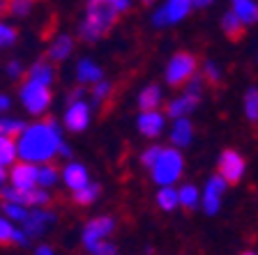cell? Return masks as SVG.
Here are the masks:
<instances>
[{
    "label": "cell",
    "instance_id": "f35d334b",
    "mask_svg": "<svg viewBox=\"0 0 258 255\" xmlns=\"http://www.w3.org/2000/svg\"><path fill=\"white\" fill-rule=\"evenodd\" d=\"M205 74H208L210 80H219L221 78V71H219V67H217L215 62H208V64H205Z\"/></svg>",
    "mask_w": 258,
    "mask_h": 255
},
{
    "label": "cell",
    "instance_id": "1f68e13d",
    "mask_svg": "<svg viewBox=\"0 0 258 255\" xmlns=\"http://www.w3.org/2000/svg\"><path fill=\"white\" fill-rule=\"evenodd\" d=\"M16 42V30L10 26V23L0 21V48H7Z\"/></svg>",
    "mask_w": 258,
    "mask_h": 255
},
{
    "label": "cell",
    "instance_id": "d6986e66",
    "mask_svg": "<svg viewBox=\"0 0 258 255\" xmlns=\"http://www.w3.org/2000/svg\"><path fill=\"white\" fill-rule=\"evenodd\" d=\"M72 48H74V39H72L70 35H60V37L55 39L53 44H51V48H48V55H51V60L60 62V60H67V58H70Z\"/></svg>",
    "mask_w": 258,
    "mask_h": 255
},
{
    "label": "cell",
    "instance_id": "d590c367",
    "mask_svg": "<svg viewBox=\"0 0 258 255\" xmlns=\"http://www.w3.org/2000/svg\"><path fill=\"white\" fill-rule=\"evenodd\" d=\"M108 90H111V85L104 83V80H99V83H97V88L92 90V101H95V104H99V101L108 95Z\"/></svg>",
    "mask_w": 258,
    "mask_h": 255
},
{
    "label": "cell",
    "instance_id": "8d00e7d4",
    "mask_svg": "<svg viewBox=\"0 0 258 255\" xmlns=\"http://www.w3.org/2000/svg\"><path fill=\"white\" fill-rule=\"evenodd\" d=\"M95 255H115V246L108 244V241H99V244L92 248Z\"/></svg>",
    "mask_w": 258,
    "mask_h": 255
},
{
    "label": "cell",
    "instance_id": "f1b7e54d",
    "mask_svg": "<svg viewBox=\"0 0 258 255\" xmlns=\"http://www.w3.org/2000/svg\"><path fill=\"white\" fill-rule=\"evenodd\" d=\"M0 196L5 198V202H12V205H21V207L28 209V193L16 191V189H12V186H3V189H0Z\"/></svg>",
    "mask_w": 258,
    "mask_h": 255
},
{
    "label": "cell",
    "instance_id": "484cf974",
    "mask_svg": "<svg viewBox=\"0 0 258 255\" xmlns=\"http://www.w3.org/2000/svg\"><path fill=\"white\" fill-rule=\"evenodd\" d=\"M58 182V170L53 165H37V186L39 189H48V186H53Z\"/></svg>",
    "mask_w": 258,
    "mask_h": 255
},
{
    "label": "cell",
    "instance_id": "b9f144b4",
    "mask_svg": "<svg viewBox=\"0 0 258 255\" xmlns=\"http://www.w3.org/2000/svg\"><path fill=\"white\" fill-rule=\"evenodd\" d=\"M35 255H55L53 253V248H51V246H37V248H35Z\"/></svg>",
    "mask_w": 258,
    "mask_h": 255
},
{
    "label": "cell",
    "instance_id": "8992f818",
    "mask_svg": "<svg viewBox=\"0 0 258 255\" xmlns=\"http://www.w3.org/2000/svg\"><path fill=\"white\" fill-rule=\"evenodd\" d=\"M7 180L12 182V189L23 193H30L37 189V165L32 163H14L10 170V177Z\"/></svg>",
    "mask_w": 258,
    "mask_h": 255
},
{
    "label": "cell",
    "instance_id": "8fae6325",
    "mask_svg": "<svg viewBox=\"0 0 258 255\" xmlns=\"http://www.w3.org/2000/svg\"><path fill=\"white\" fill-rule=\"evenodd\" d=\"M224 193H226V182L219 175L208 180V186H205V193H203V209L208 216H215L219 212Z\"/></svg>",
    "mask_w": 258,
    "mask_h": 255
},
{
    "label": "cell",
    "instance_id": "7a4b0ae2",
    "mask_svg": "<svg viewBox=\"0 0 258 255\" xmlns=\"http://www.w3.org/2000/svg\"><path fill=\"white\" fill-rule=\"evenodd\" d=\"M113 19H115V14L108 10V3H88V14L79 28L81 39L97 42L113 23Z\"/></svg>",
    "mask_w": 258,
    "mask_h": 255
},
{
    "label": "cell",
    "instance_id": "f546056e",
    "mask_svg": "<svg viewBox=\"0 0 258 255\" xmlns=\"http://www.w3.org/2000/svg\"><path fill=\"white\" fill-rule=\"evenodd\" d=\"M97 196H99V186L97 184H88V186H83V189H79V191H74V200L81 202V205L95 202Z\"/></svg>",
    "mask_w": 258,
    "mask_h": 255
},
{
    "label": "cell",
    "instance_id": "4fadbf2b",
    "mask_svg": "<svg viewBox=\"0 0 258 255\" xmlns=\"http://www.w3.org/2000/svg\"><path fill=\"white\" fill-rule=\"evenodd\" d=\"M62 180L64 184L70 186L72 191H79V189H83V186L90 184V175H88L86 165L81 163H70L67 168L62 170Z\"/></svg>",
    "mask_w": 258,
    "mask_h": 255
},
{
    "label": "cell",
    "instance_id": "7c38bea8",
    "mask_svg": "<svg viewBox=\"0 0 258 255\" xmlns=\"http://www.w3.org/2000/svg\"><path fill=\"white\" fill-rule=\"evenodd\" d=\"M219 177L224 182H237L244 173V159L233 149H226L219 159Z\"/></svg>",
    "mask_w": 258,
    "mask_h": 255
},
{
    "label": "cell",
    "instance_id": "83f0119b",
    "mask_svg": "<svg viewBox=\"0 0 258 255\" xmlns=\"http://www.w3.org/2000/svg\"><path fill=\"white\" fill-rule=\"evenodd\" d=\"M3 216L7 218V221H19V223H23L28 216V209L21 207V205H12V202H3Z\"/></svg>",
    "mask_w": 258,
    "mask_h": 255
},
{
    "label": "cell",
    "instance_id": "ffe728a7",
    "mask_svg": "<svg viewBox=\"0 0 258 255\" xmlns=\"http://www.w3.org/2000/svg\"><path fill=\"white\" fill-rule=\"evenodd\" d=\"M53 80V69L44 62H35L30 67V76H28V83H35V85H42V88H48Z\"/></svg>",
    "mask_w": 258,
    "mask_h": 255
},
{
    "label": "cell",
    "instance_id": "44dd1931",
    "mask_svg": "<svg viewBox=\"0 0 258 255\" xmlns=\"http://www.w3.org/2000/svg\"><path fill=\"white\" fill-rule=\"evenodd\" d=\"M159 101H161V90L157 85H148V88H143V92L139 95V106L143 108V113L155 111V108L159 106Z\"/></svg>",
    "mask_w": 258,
    "mask_h": 255
},
{
    "label": "cell",
    "instance_id": "52a82bcc",
    "mask_svg": "<svg viewBox=\"0 0 258 255\" xmlns=\"http://www.w3.org/2000/svg\"><path fill=\"white\" fill-rule=\"evenodd\" d=\"M194 69H196V60H194V55L177 53L166 67V80L171 85H180L194 74Z\"/></svg>",
    "mask_w": 258,
    "mask_h": 255
},
{
    "label": "cell",
    "instance_id": "277c9868",
    "mask_svg": "<svg viewBox=\"0 0 258 255\" xmlns=\"http://www.w3.org/2000/svg\"><path fill=\"white\" fill-rule=\"evenodd\" d=\"M21 104L26 106V111L30 115H42L51 106V92H48V88H42V85L26 83L21 88Z\"/></svg>",
    "mask_w": 258,
    "mask_h": 255
},
{
    "label": "cell",
    "instance_id": "5b68a950",
    "mask_svg": "<svg viewBox=\"0 0 258 255\" xmlns=\"http://www.w3.org/2000/svg\"><path fill=\"white\" fill-rule=\"evenodd\" d=\"M189 12H191V3H189V0H171V3H164V5L152 14V26H157V28L173 26V23L182 21Z\"/></svg>",
    "mask_w": 258,
    "mask_h": 255
},
{
    "label": "cell",
    "instance_id": "4dcf8cb0",
    "mask_svg": "<svg viewBox=\"0 0 258 255\" xmlns=\"http://www.w3.org/2000/svg\"><path fill=\"white\" fill-rule=\"evenodd\" d=\"M221 28H224V32L228 37H237L242 30V23L237 21V16L233 14V12H226L224 19H221Z\"/></svg>",
    "mask_w": 258,
    "mask_h": 255
},
{
    "label": "cell",
    "instance_id": "9a60e30c",
    "mask_svg": "<svg viewBox=\"0 0 258 255\" xmlns=\"http://www.w3.org/2000/svg\"><path fill=\"white\" fill-rule=\"evenodd\" d=\"M196 106H199V97H191L184 92L182 97H177V99H173L171 104H168L166 113L171 117H175V120H182V117H187Z\"/></svg>",
    "mask_w": 258,
    "mask_h": 255
},
{
    "label": "cell",
    "instance_id": "7bdbcfd3",
    "mask_svg": "<svg viewBox=\"0 0 258 255\" xmlns=\"http://www.w3.org/2000/svg\"><path fill=\"white\" fill-rule=\"evenodd\" d=\"M10 104H12L10 97H7V95H0V115H3V113L10 108Z\"/></svg>",
    "mask_w": 258,
    "mask_h": 255
},
{
    "label": "cell",
    "instance_id": "4316f807",
    "mask_svg": "<svg viewBox=\"0 0 258 255\" xmlns=\"http://www.w3.org/2000/svg\"><path fill=\"white\" fill-rule=\"evenodd\" d=\"M244 115L256 122L258 120V88H249L244 95Z\"/></svg>",
    "mask_w": 258,
    "mask_h": 255
},
{
    "label": "cell",
    "instance_id": "7dc6e473",
    "mask_svg": "<svg viewBox=\"0 0 258 255\" xmlns=\"http://www.w3.org/2000/svg\"><path fill=\"white\" fill-rule=\"evenodd\" d=\"M3 10H5V3H0V12H3Z\"/></svg>",
    "mask_w": 258,
    "mask_h": 255
},
{
    "label": "cell",
    "instance_id": "2e32d148",
    "mask_svg": "<svg viewBox=\"0 0 258 255\" xmlns=\"http://www.w3.org/2000/svg\"><path fill=\"white\" fill-rule=\"evenodd\" d=\"M231 12L237 16V21H240L242 26H249V23L258 21V5L251 3V0H235Z\"/></svg>",
    "mask_w": 258,
    "mask_h": 255
},
{
    "label": "cell",
    "instance_id": "f6af8a7d",
    "mask_svg": "<svg viewBox=\"0 0 258 255\" xmlns=\"http://www.w3.org/2000/svg\"><path fill=\"white\" fill-rule=\"evenodd\" d=\"M210 5H212L210 0H196V3H191V10L194 7H201V10H203V7H210Z\"/></svg>",
    "mask_w": 258,
    "mask_h": 255
},
{
    "label": "cell",
    "instance_id": "ee69618b",
    "mask_svg": "<svg viewBox=\"0 0 258 255\" xmlns=\"http://www.w3.org/2000/svg\"><path fill=\"white\" fill-rule=\"evenodd\" d=\"M58 154H60V156H64V159H70V156H72V149L67 147V145H64V143H60V147H58Z\"/></svg>",
    "mask_w": 258,
    "mask_h": 255
},
{
    "label": "cell",
    "instance_id": "60d3db41",
    "mask_svg": "<svg viewBox=\"0 0 258 255\" xmlns=\"http://www.w3.org/2000/svg\"><path fill=\"white\" fill-rule=\"evenodd\" d=\"M12 241H14V244H19V246H28V237L26 234H23V230H14V234H12Z\"/></svg>",
    "mask_w": 258,
    "mask_h": 255
},
{
    "label": "cell",
    "instance_id": "e575fe53",
    "mask_svg": "<svg viewBox=\"0 0 258 255\" xmlns=\"http://www.w3.org/2000/svg\"><path fill=\"white\" fill-rule=\"evenodd\" d=\"M159 152H161L159 147H148V149H145L143 156H141V161H143L145 168H152V165H155V161H157V156H159Z\"/></svg>",
    "mask_w": 258,
    "mask_h": 255
},
{
    "label": "cell",
    "instance_id": "ab89813d",
    "mask_svg": "<svg viewBox=\"0 0 258 255\" xmlns=\"http://www.w3.org/2000/svg\"><path fill=\"white\" fill-rule=\"evenodd\" d=\"M108 10H111L113 14H118V12L129 10V3L127 0H111V3H108Z\"/></svg>",
    "mask_w": 258,
    "mask_h": 255
},
{
    "label": "cell",
    "instance_id": "7402d4cb",
    "mask_svg": "<svg viewBox=\"0 0 258 255\" xmlns=\"http://www.w3.org/2000/svg\"><path fill=\"white\" fill-rule=\"evenodd\" d=\"M23 129H26V122L19 120V117H0V136L3 138H14V136H21Z\"/></svg>",
    "mask_w": 258,
    "mask_h": 255
},
{
    "label": "cell",
    "instance_id": "bcb514c9",
    "mask_svg": "<svg viewBox=\"0 0 258 255\" xmlns=\"http://www.w3.org/2000/svg\"><path fill=\"white\" fill-rule=\"evenodd\" d=\"M5 180H7V175H5V168H0V189L5 186Z\"/></svg>",
    "mask_w": 258,
    "mask_h": 255
},
{
    "label": "cell",
    "instance_id": "6da1fadb",
    "mask_svg": "<svg viewBox=\"0 0 258 255\" xmlns=\"http://www.w3.org/2000/svg\"><path fill=\"white\" fill-rule=\"evenodd\" d=\"M60 143H62V131L55 120L30 124L16 140V156H21L23 163L44 165L58 154Z\"/></svg>",
    "mask_w": 258,
    "mask_h": 255
},
{
    "label": "cell",
    "instance_id": "5bb4252c",
    "mask_svg": "<svg viewBox=\"0 0 258 255\" xmlns=\"http://www.w3.org/2000/svg\"><path fill=\"white\" fill-rule=\"evenodd\" d=\"M136 124H139V131L143 133V136H148V138H157V136L161 133V129H164V115L157 113V111L143 113Z\"/></svg>",
    "mask_w": 258,
    "mask_h": 255
},
{
    "label": "cell",
    "instance_id": "9c48e42d",
    "mask_svg": "<svg viewBox=\"0 0 258 255\" xmlns=\"http://www.w3.org/2000/svg\"><path fill=\"white\" fill-rule=\"evenodd\" d=\"M113 221L111 218H106V216H102V218H95V221H90V223L83 228V244H86V248L92 253V248H95L99 241H104V237L106 234H111L113 232Z\"/></svg>",
    "mask_w": 258,
    "mask_h": 255
},
{
    "label": "cell",
    "instance_id": "e0dca14e",
    "mask_svg": "<svg viewBox=\"0 0 258 255\" xmlns=\"http://www.w3.org/2000/svg\"><path fill=\"white\" fill-rule=\"evenodd\" d=\"M191 122H189L187 117H182V120H175V124H173V131H171V143L175 145V147H187L189 143H191Z\"/></svg>",
    "mask_w": 258,
    "mask_h": 255
},
{
    "label": "cell",
    "instance_id": "ac0fdd59",
    "mask_svg": "<svg viewBox=\"0 0 258 255\" xmlns=\"http://www.w3.org/2000/svg\"><path fill=\"white\" fill-rule=\"evenodd\" d=\"M76 78H79V83H99L102 80V69L88 58L79 60V64H76Z\"/></svg>",
    "mask_w": 258,
    "mask_h": 255
},
{
    "label": "cell",
    "instance_id": "74e56055",
    "mask_svg": "<svg viewBox=\"0 0 258 255\" xmlns=\"http://www.w3.org/2000/svg\"><path fill=\"white\" fill-rule=\"evenodd\" d=\"M21 62H19V60H12L10 64H7V76H10V78H19V76H21Z\"/></svg>",
    "mask_w": 258,
    "mask_h": 255
},
{
    "label": "cell",
    "instance_id": "d4e9b609",
    "mask_svg": "<svg viewBox=\"0 0 258 255\" xmlns=\"http://www.w3.org/2000/svg\"><path fill=\"white\" fill-rule=\"evenodd\" d=\"M157 205H159L161 209H166V212L175 209L177 207V191L173 186H161L159 193H157Z\"/></svg>",
    "mask_w": 258,
    "mask_h": 255
},
{
    "label": "cell",
    "instance_id": "c3c4849f",
    "mask_svg": "<svg viewBox=\"0 0 258 255\" xmlns=\"http://www.w3.org/2000/svg\"><path fill=\"white\" fill-rule=\"evenodd\" d=\"M244 255H253V253H244Z\"/></svg>",
    "mask_w": 258,
    "mask_h": 255
},
{
    "label": "cell",
    "instance_id": "d6a6232c",
    "mask_svg": "<svg viewBox=\"0 0 258 255\" xmlns=\"http://www.w3.org/2000/svg\"><path fill=\"white\" fill-rule=\"evenodd\" d=\"M30 10H32V5L28 0H14V3H10V12L14 16H28Z\"/></svg>",
    "mask_w": 258,
    "mask_h": 255
},
{
    "label": "cell",
    "instance_id": "3957f363",
    "mask_svg": "<svg viewBox=\"0 0 258 255\" xmlns=\"http://www.w3.org/2000/svg\"><path fill=\"white\" fill-rule=\"evenodd\" d=\"M150 170H152V180H155L157 184L173 186L177 177L182 175V154L173 147L161 149L155 165H152Z\"/></svg>",
    "mask_w": 258,
    "mask_h": 255
},
{
    "label": "cell",
    "instance_id": "cb8c5ba5",
    "mask_svg": "<svg viewBox=\"0 0 258 255\" xmlns=\"http://www.w3.org/2000/svg\"><path fill=\"white\" fill-rule=\"evenodd\" d=\"M16 161V143L12 138L0 136V168H7Z\"/></svg>",
    "mask_w": 258,
    "mask_h": 255
},
{
    "label": "cell",
    "instance_id": "30bf717a",
    "mask_svg": "<svg viewBox=\"0 0 258 255\" xmlns=\"http://www.w3.org/2000/svg\"><path fill=\"white\" fill-rule=\"evenodd\" d=\"M64 124H67V129L74 133L83 131V129L90 124V106H88L86 101H72L70 108H67V113H64Z\"/></svg>",
    "mask_w": 258,
    "mask_h": 255
},
{
    "label": "cell",
    "instance_id": "836d02e7",
    "mask_svg": "<svg viewBox=\"0 0 258 255\" xmlns=\"http://www.w3.org/2000/svg\"><path fill=\"white\" fill-rule=\"evenodd\" d=\"M14 225L7 221L5 216H0V241H12V234H14Z\"/></svg>",
    "mask_w": 258,
    "mask_h": 255
},
{
    "label": "cell",
    "instance_id": "603a6c76",
    "mask_svg": "<svg viewBox=\"0 0 258 255\" xmlns=\"http://www.w3.org/2000/svg\"><path fill=\"white\" fill-rule=\"evenodd\" d=\"M199 189L194 184H184L180 191H177V205H182L184 209H196L199 207Z\"/></svg>",
    "mask_w": 258,
    "mask_h": 255
},
{
    "label": "cell",
    "instance_id": "ba28073f",
    "mask_svg": "<svg viewBox=\"0 0 258 255\" xmlns=\"http://www.w3.org/2000/svg\"><path fill=\"white\" fill-rule=\"evenodd\" d=\"M55 223V214L44 212V209H28V216L23 221V234L30 237H42L51 225Z\"/></svg>",
    "mask_w": 258,
    "mask_h": 255
}]
</instances>
